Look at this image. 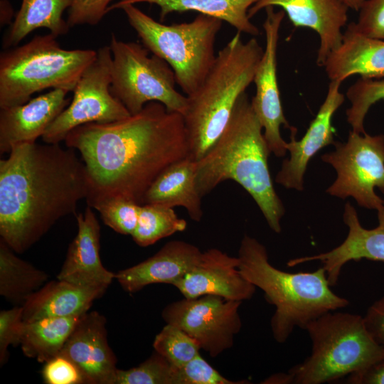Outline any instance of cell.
<instances>
[{"mask_svg": "<svg viewBox=\"0 0 384 384\" xmlns=\"http://www.w3.org/2000/svg\"><path fill=\"white\" fill-rule=\"evenodd\" d=\"M363 319L372 337L384 349V296L368 307Z\"/></svg>", "mask_w": 384, "mask_h": 384, "instance_id": "cell-39", "label": "cell"}, {"mask_svg": "<svg viewBox=\"0 0 384 384\" xmlns=\"http://www.w3.org/2000/svg\"><path fill=\"white\" fill-rule=\"evenodd\" d=\"M248 380L234 381L223 376L201 354L183 366L175 369L174 384H245Z\"/></svg>", "mask_w": 384, "mask_h": 384, "instance_id": "cell-34", "label": "cell"}, {"mask_svg": "<svg viewBox=\"0 0 384 384\" xmlns=\"http://www.w3.org/2000/svg\"><path fill=\"white\" fill-rule=\"evenodd\" d=\"M362 134L351 130L346 142H335V150L321 156L337 173L326 192L342 199L351 196L360 206L378 210L384 201L374 188L384 194V135Z\"/></svg>", "mask_w": 384, "mask_h": 384, "instance_id": "cell-10", "label": "cell"}, {"mask_svg": "<svg viewBox=\"0 0 384 384\" xmlns=\"http://www.w3.org/2000/svg\"><path fill=\"white\" fill-rule=\"evenodd\" d=\"M43 364L41 375L43 382L46 384L87 383L79 368L64 356L58 354Z\"/></svg>", "mask_w": 384, "mask_h": 384, "instance_id": "cell-35", "label": "cell"}, {"mask_svg": "<svg viewBox=\"0 0 384 384\" xmlns=\"http://www.w3.org/2000/svg\"><path fill=\"white\" fill-rule=\"evenodd\" d=\"M16 254L0 240V295L14 306H23L49 275Z\"/></svg>", "mask_w": 384, "mask_h": 384, "instance_id": "cell-28", "label": "cell"}, {"mask_svg": "<svg viewBox=\"0 0 384 384\" xmlns=\"http://www.w3.org/2000/svg\"><path fill=\"white\" fill-rule=\"evenodd\" d=\"M351 103L346 110V119L352 131L366 133L364 120L370 108L376 102L384 100V78H360L346 92Z\"/></svg>", "mask_w": 384, "mask_h": 384, "instance_id": "cell-30", "label": "cell"}, {"mask_svg": "<svg viewBox=\"0 0 384 384\" xmlns=\"http://www.w3.org/2000/svg\"><path fill=\"white\" fill-rule=\"evenodd\" d=\"M263 23L265 48L254 76L255 95L252 108L264 129V136L270 153L277 157L286 154L287 142L282 139L280 127L290 129L284 114L277 76V52L281 23L285 16L283 10L275 11L274 6L265 8Z\"/></svg>", "mask_w": 384, "mask_h": 384, "instance_id": "cell-13", "label": "cell"}, {"mask_svg": "<svg viewBox=\"0 0 384 384\" xmlns=\"http://www.w3.org/2000/svg\"><path fill=\"white\" fill-rule=\"evenodd\" d=\"M351 9L358 11L366 0H342Z\"/></svg>", "mask_w": 384, "mask_h": 384, "instance_id": "cell-43", "label": "cell"}, {"mask_svg": "<svg viewBox=\"0 0 384 384\" xmlns=\"http://www.w3.org/2000/svg\"><path fill=\"white\" fill-rule=\"evenodd\" d=\"M13 16L14 12L10 3L7 0H1L0 18L1 26H4L5 24L9 23V21L11 24L12 22H11V21Z\"/></svg>", "mask_w": 384, "mask_h": 384, "instance_id": "cell-41", "label": "cell"}, {"mask_svg": "<svg viewBox=\"0 0 384 384\" xmlns=\"http://www.w3.org/2000/svg\"><path fill=\"white\" fill-rule=\"evenodd\" d=\"M378 225L376 228L370 230L363 228L354 207L347 202L344 208L343 222L348 227V233L345 240L330 251L292 259L287 265L293 267L320 261L332 287L336 284L343 265L351 260L367 259L384 262V206L378 210Z\"/></svg>", "mask_w": 384, "mask_h": 384, "instance_id": "cell-18", "label": "cell"}, {"mask_svg": "<svg viewBox=\"0 0 384 384\" xmlns=\"http://www.w3.org/2000/svg\"><path fill=\"white\" fill-rule=\"evenodd\" d=\"M267 6L282 8L294 26L309 28L319 35V66L340 46L349 9L342 0H259L250 8L249 18Z\"/></svg>", "mask_w": 384, "mask_h": 384, "instance_id": "cell-17", "label": "cell"}, {"mask_svg": "<svg viewBox=\"0 0 384 384\" xmlns=\"http://www.w3.org/2000/svg\"><path fill=\"white\" fill-rule=\"evenodd\" d=\"M140 204L122 197L105 199L92 208L100 214L103 223L115 232L132 235L139 217Z\"/></svg>", "mask_w": 384, "mask_h": 384, "instance_id": "cell-33", "label": "cell"}, {"mask_svg": "<svg viewBox=\"0 0 384 384\" xmlns=\"http://www.w3.org/2000/svg\"><path fill=\"white\" fill-rule=\"evenodd\" d=\"M23 323L22 306H14L11 309L0 311L1 366L4 365L8 360L9 347L20 344Z\"/></svg>", "mask_w": 384, "mask_h": 384, "instance_id": "cell-36", "label": "cell"}, {"mask_svg": "<svg viewBox=\"0 0 384 384\" xmlns=\"http://www.w3.org/2000/svg\"><path fill=\"white\" fill-rule=\"evenodd\" d=\"M113 0H72L67 23L70 28L80 25L95 26L107 14Z\"/></svg>", "mask_w": 384, "mask_h": 384, "instance_id": "cell-37", "label": "cell"}, {"mask_svg": "<svg viewBox=\"0 0 384 384\" xmlns=\"http://www.w3.org/2000/svg\"><path fill=\"white\" fill-rule=\"evenodd\" d=\"M323 66L330 81L342 82L353 75L384 78V40L366 36L350 23L340 46L329 54Z\"/></svg>", "mask_w": 384, "mask_h": 384, "instance_id": "cell-22", "label": "cell"}, {"mask_svg": "<svg viewBox=\"0 0 384 384\" xmlns=\"http://www.w3.org/2000/svg\"><path fill=\"white\" fill-rule=\"evenodd\" d=\"M119 9L124 11L144 47L170 65L184 95H192L215 61V42L223 21L199 14L191 22L166 25L134 4H123Z\"/></svg>", "mask_w": 384, "mask_h": 384, "instance_id": "cell-8", "label": "cell"}, {"mask_svg": "<svg viewBox=\"0 0 384 384\" xmlns=\"http://www.w3.org/2000/svg\"><path fill=\"white\" fill-rule=\"evenodd\" d=\"M238 257L211 248L202 252L198 264L173 284L185 298L216 295L243 302L254 295L256 287L239 270Z\"/></svg>", "mask_w": 384, "mask_h": 384, "instance_id": "cell-16", "label": "cell"}, {"mask_svg": "<svg viewBox=\"0 0 384 384\" xmlns=\"http://www.w3.org/2000/svg\"><path fill=\"white\" fill-rule=\"evenodd\" d=\"M238 257L242 275L262 290L275 307L270 326L279 343L286 342L295 328L304 329L312 320L349 304L331 289L322 267L311 272L280 270L270 264L265 245L249 235L242 238Z\"/></svg>", "mask_w": 384, "mask_h": 384, "instance_id": "cell-4", "label": "cell"}, {"mask_svg": "<svg viewBox=\"0 0 384 384\" xmlns=\"http://www.w3.org/2000/svg\"><path fill=\"white\" fill-rule=\"evenodd\" d=\"M196 161L190 156L168 166L154 180L145 193L143 204H160L186 209L189 217L199 222L203 212L202 197L196 183Z\"/></svg>", "mask_w": 384, "mask_h": 384, "instance_id": "cell-24", "label": "cell"}, {"mask_svg": "<svg viewBox=\"0 0 384 384\" xmlns=\"http://www.w3.org/2000/svg\"><path fill=\"white\" fill-rule=\"evenodd\" d=\"M175 369L154 351L139 366L127 370L117 369L115 384H174Z\"/></svg>", "mask_w": 384, "mask_h": 384, "instance_id": "cell-32", "label": "cell"}, {"mask_svg": "<svg viewBox=\"0 0 384 384\" xmlns=\"http://www.w3.org/2000/svg\"><path fill=\"white\" fill-rule=\"evenodd\" d=\"M342 82L330 81L326 98L305 134L296 139L297 129H290V142H287L289 159L283 161L275 181L287 188L303 190L304 175L310 159L322 148L334 144L332 117L343 104L345 96L340 91Z\"/></svg>", "mask_w": 384, "mask_h": 384, "instance_id": "cell-15", "label": "cell"}, {"mask_svg": "<svg viewBox=\"0 0 384 384\" xmlns=\"http://www.w3.org/2000/svg\"><path fill=\"white\" fill-rule=\"evenodd\" d=\"M346 381L352 384H384V358L361 372L347 376Z\"/></svg>", "mask_w": 384, "mask_h": 384, "instance_id": "cell-40", "label": "cell"}, {"mask_svg": "<svg viewBox=\"0 0 384 384\" xmlns=\"http://www.w3.org/2000/svg\"><path fill=\"white\" fill-rule=\"evenodd\" d=\"M262 129L251 102L243 93L220 137L196 161V183L203 198L220 183L235 181L252 196L270 228L279 233L285 210L270 173L271 153Z\"/></svg>", "mask_w": 384, "mask_h": 384, "instance_id": "cell-3", "label": "cell"}, {"mask_svg": "<svg viewBox=\"0 0 384 384\" xmlns=\"http://www.w3.org/2000/svg\"><path fill=\"white\" fill-rule=\"evenodd\" d=\"M49 33L0 55V109L27 102L42 90L73 92L85 68L97 57L92 49L68 50Z\"/></svg>", "mask_w": 384, "mask_h": 384, "instance_id": "cell-7", "label": "cell"}, {"mask_svg": "<svg viewBox=\"0 0 384 384\" xmlns=\"http://www.w3.org/2000/svg\"><path fill=\"white\" fill-rule=\"evenodd\" d=\"M82 314L23 322L19 344L23 354L43 363L59 354Z\"/></svg>", "mask_w": 384, "mask_h": 384, "instance_id": "cell-27", "label": "cell"}, {"mask_svg": "<svg viewBox=\"0 0 384 384\" xmlns=\"http://www.w3.org/2000/svg\"><path fill=\"white\" fill-rule=\"evenodd\" d=\"M263 52L255 38L244 42L238 31L218 51L200 87L187 96L183 117L192 159H201L224 131L239 97L253 82Z\"/></svg>", "mask_w": 384, "mask_h": 384, "instance_id": "cell-5", "label": "cell"}, {"mask_svg": "<svg viewBox=\"0 0 384 384\" xmlns=\"http://www.w3.org/2000/svg\"><path fill=\"white\" fill-rule=\"evenodd\" d=\"M68 90L52 89L27 102L0 110V153L15 146L36 142L55 118L69 105Z\"/></svg>", "mask_w": 384, "mask_h": 384, "instance_id": "cell-19", "label": "cell"}, {"mask_svg": "<svg viewBox=\"0 0 384 384\" xmlns=\"http://www.w3.org/2000/svg\"><path fill=\"white\" fill-rule=\"evenodd\" d=\"M153 347L174 367L178 368L198 354V343L176 326L166 324L154 338Z\"/></svg>", "mask_w": 384, "mask_h": 384, "instance_id": "cell-31", "label": "cell"}, {"mask_svg": "<svg viewBox=\"0 0 384 384\" xmlns=\"http://www.w3.org/2000/svg\"><path fill=\"white\" fill-rule=\"evenodd\" d=\"M106 318L92 311L82 314L59 354L72 361L88 384H115L117 357L110 348Z\"/></svg>", "mask_w": 384, "mask_h": 384, "instance_id": "cell-14", "label": "cell"}, {"mask_svg": "<svg viewBox=\"0 0 384 384\" xmlns=\"http://www.w3.org/2000/svg\"><path fill=\"white\" fill-rule=\"evenodd\" d=\"M202 252L182 240L166 242L156 254L132 267L115 273L122 288L129 293L153 284H172L190 272L199 262Z\"/></svg>", "mask_w": 384, "mask_h": 384, "instance_id": "cell-21", "label": "cell"}, {"mask_svg": "<svg viewBox=\"0 0 384 384\" xmlns=\"http://www.w3.org/2000/svg\"><path fill=\"white\" fill-rule=\"evenodd\" d=\"M77 234L69 245L57 279L90 287L107 289L115 273L107 270L100 258V226L92 208L76 216Z\"/></svg>", "mask_w": 384, "mask_h": 384, "instance_id": "cell-20", "label": "cell"}, {"mask_svg": "<svg viewBox=\"0 0 384 384\" xmlns=\"http://www.w3.org/2000/svg\"><path fill=\"white\" fill-rule=\"evenodd\" d=\"M311 351L288 373L295 384H321L361 372L384 358V349L367 329L363 317L329 311L305 327Z\"/></svg>", "mask_w": 384, "mask_h": 384, "instance_id": "cell-6", "label": "cell"}, {"mask_svg": "<svg viewBox=\"0 0 384 384\" xmlns=\"http://www.w3.org/2000/svg\"><path fill=\"white\" fill-rule=\"evenodd\" d=\"M110 92L131 115L149 102L163 104L169 112L184 114L187 96L176 89V77L170 65L136 42H125L112 33Z\"/></svg>", "mask_w": 384, "mask_h": 384, "instance_id": "cell-9", "label": "cell"}, {"mask_svg": "<svg viewBox=\"0 0 384 384\" xmlns=\"http://www.w3.org/2000/svg\"><path fill=\"white\" fill-rule=\"evenodd\" d=\"M262 383L265 384H289L293 383L292 375L287 373H277L269 376Z\"/></svg>", "mask_w": 384, "mask_h": 384, "instance_id": "cell-42", "label": "cell"}, {"mask_svg": "<svg viewBox=\"0 0 384 384\" xmlns=\"http://www.w3.org/2000/svg\"><path fill=\"white\" fill-rule=\"evenodd\" d=\"M259 0H120L111 5L107 13L119 9L123 4L149 3L160 8V19L163 20L172 12L195 11L226 21L237 31L252 36L260 34V31L250 21L248 11Z\"/></svg>", "mask_w": 384, "mask_h": 384, "instance_id": "cell-25", "label": "cell"}, {"mask_svg": "<svg viewBox=\"0 0 384 384\" xmlns=\"http://www.w3.org/2000/svg\"><path fill=\"white\" fill-rule=\"evenodd\" d=\"M71 4L72 0H22L3 39V48L17 46L29 33L40 28L48 29L56 37L65 34L70 27L63 14Z\"/></svg>", "mask_w": 384, "mask_h": 384, "instance_id": "cell-26", "label": "cell"}, {"mask_svg": "<svg viewBox=\"0 0 384 384\" xmlns=\"http://www.w3.org/2000/svg\"><path fill=\"white\" fill-rule=\"evenodd\" d=\"M242 302L216 295H204L173 302L164 308L161 316L178 326L215 358L233 346L242 327L239 308Z\"/></svg>", "mask_w": 384, "mask_h": 384, "instance_id": "cell-12", "label": "cell"}, {"mask_svg": "<svg viewBox=\"0 0 384 384\" xmlns=\"http://www.w3.org/2000/svg\"><path fill=\"white\" fill-rule=\"evenodd\" d=\"M97 53L73 91L71 102L41 137L46 144H60L73 129L83 124L113 122L131 115L110 92L112 57L110 46H102Z\"/></svg>", "mask_w": 384, "mask_h": 384, "instance_id": "cell-11", "label": "cell"}, {"mask_svg": "<svg viewBox=\"0 0 384 384\" xmlns=\"http://www.w3.org/2000/svg\"><path fill=\"white\" fill-rule=\"evenodd\" d=\"M353 27L366 36L384 40V0H366Z\"/></svg>", "mask_w": 384, "mask_h": 384, "instance_id": "cell-38", "label": "cell"}, {"mask_svg": "<svg viewBox=\"0 0 384 384\" xmlns=\"http://www.w3.org/2000/svg\"><path fill=\"white\" fill-rule=\"evenodd\" d=\"M173 208L160 204L141 205L137 224L131 235L133 240L139 246L147 247L177 232L184 231L187 222L179 218Z\"/></svg>", "mask_w": 384, "mask_h": 384, "instance_id": "cell-29", "label": "cell"}, {"mask_svg": "<svg viewBox=\"0 0 384 384\" xmlns=\"http://www.w3.org/2000/svg\"><path fill=\"white\" fill-rule=\"evenodd\" d=\"M107 290L78 286L66 281H50L33 294L23 306V321L82 314Z\"/></svg>", "mask_w": 384, "mask_h": 384, "instance_id": "cell-23", "label": "cell"}, {"mask_svg": "<svg viewBox=\"0 0 384 384\" xmlns=\"http://www.w3.org/2000/svg\"><path fill=\"white\" fill-rule=\"evenodd\" d=\"M89 193L85 165L73 148L26 142L0 160V236L17 254L60 219L76 215Z\"/></svg>", "mask_w": 384, "mask_h": 384, "instance_id": "cell-2", "label": "cell"}, {"mask_svg": "<svg viewBox=\"0 0 384 384\" xmlns=\"http://www.w3.org/2000/svg\"><path fill=\"white\" fill-rule=\"evenodd\" d=\"M78 151L89 180L87 206L122 197L142 205L146 192L171 164L189 156L183 117L159 102L113 122L88 123L65 139Z\"/></svg>", "mask_w": 384, "mask_h": 384, "instance_id": "cell-1", "label": "cell"}]
</instances>
